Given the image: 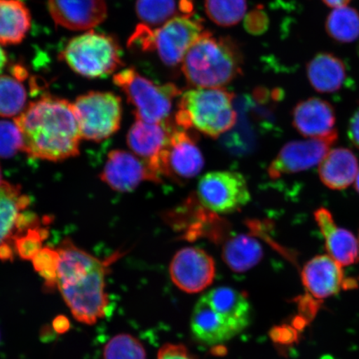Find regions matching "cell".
Masks as SVG:
<instances>
[{
  "label": "cell",
  "mask_w": 359,
  "mask_h": 359,
  "mask_svg": "<svg viewBox=\"0 0 359 359\" xmlns=\"http://www.w3.org/2000/svg\"><path fill=\"white\" fill-rule=\"evenodd\" d=\"M264 257L262 245L253 236L238 235L224 244L222 258L226 266L236 273H244L257 266Z\"/></svg>",
  "instance_id": "obj_23"
},
{
  "label": "cell",
  "mask_w": 359,
  "mask_h": 359,
  "mask_svg": "<svg viewBox=\"0 0 359 359\" xmlns=\"http://www.w3.org/2000/svg\"><path fill=\"white\" fill-rule=\"evenodd\" d=\"M204 165L203 154L195 139L187 130L175 128L167 147L161 152L152 170L161 180L164 177L182 182L196 177Z\"/></svg>",
  "instance_id": "obj_10"
},
{
  "label": "cell",
  "mask_w": 359,
  "mask_h": 359,
  "mask_svg": "<svg viewBox=\"0 0 359 359\" xmlns=\"http://www.w3.org/2000/svg\"><path fill=\"white\" fill-rule=\"evenodd\" d=\"M354 186H355V189L359 194V170H358V176L355 180V182H354Z\"/></svg>",
  "instance_id": "obj_39"
},
{
  "label": "cell",
  "mask_w": 359,
  "mask_h": 359,
  "mask_svg": "<svg viewBox=\"0 0 359 359\" xmlns=\"http://www.w3.org/2000/svg\"><path fill=\"white\" fill-rule=\"evenodd\" d=\"M100 179L118 192H131L143 182H161L145 161L123 150L109 152Z\"/></svg>",
  "instance_id": "obj_14"
},
{
  "label": "cell",
  "mask_w": 359,
  "mask_h": 359,
  "mask_svg": "<svg viewBox=\"0 0 359 359\" xmlns=\"http://www.w3.org/2000/svg\"><path fill=\"white\" fill-rule=\"evenodd\" d=\"M27 92L21 79L0 76V116L13 118L26 109Z\"/></svg>",
  "instance_id": "obj_26"
},
{
  "label": "cell",
  "mask_w": 359,
  "mask_h": 359,
  "mask_svg": "<svg viewBox=\"0 0 359 359\" xmlns=\"http://www.w3.org/2000/svg\"><path fill=\"white\" fill-rule=\"evenodd\" d=\"M245 29L252 34H263L268 26V19L266 13L255 11L249 13L245 18Z\"/></svg>",
  "instance_id": "obj_33"
},
{
  "label": "cell",
  "mask_w": 359,
  "mask_h": 359,
  "mask_svg": "<svg viewBox=\"0 0 359 359\" xmlns=\"http://www.w3.org/2000/svg\"><path fill=\"white\" fill-rule=\"evenodd\" d=\"M62 56L75 73L91 79L106 78L123 65L118 42L92 30L70 40Z\"/></svg>",
  "instance_id": "obj_6"
},
{
  "label": "cell",
  "mask_w": 359,
  "mask_h": 359,
  "mask_svg": "<svg viewBox=\"0 0 359 359\" xmlns=\"http://www.w3.org/2000/svg\"><path fill=\"white\" fill-rule=\"evenodd\" d=\"M24 141L22 151L33 158L61 161L79 154L81 136L74 105L45 96L30 102L15 119Z\"/></svg>",
  "instance_id": "obj_2"
},
{
  "label": "cell",
  "mask_w": 359,
  "mask_h": 359,
  "mask_svg": "<svg viewBox=\"0 0 359 359\" xmlns=\"http://www.w3.org/2000/svg\"><path fill=\"white\" fill-rule=\"evenodd\" d=\"M314 219L325 241L327 255L341 266H350L359 260V243L351 231L339 227L329 210L320 208Z\"/></svg>",
  "instance_id": "obj_19"
},
{
  "label": "cell",
  "mask_w": 359,
  "mask_h": 359,
  "mask_svg": "<svg viewBox=\"0 0 359 359\" xmlns=\"http://www.w3.org/2000/svg\"><path fill=\"white\" fill-rule=\"evenodd\" d=\"M251 320L246 294L230 287H218L201 296L193 309L191 330L200 342H226L244 331Z\"/></svg>",
  "instance_id": "obj_3"
},
{
  "label": "cell",
  "mask_w": 359,
  "mask_h": 359,
  "mask_svg": "<svg viewBox=\"0 0 359 359\" xmlns=\"http://www.w3.org/2000/svg\"><path fill=\"white\" fill-rule=\"evenodd\" d=\"M333 106L318 97L299 102L293 110V126L302 136L325 138L338 134Z\"/></svg>",
  "instance_id": "obj_18"
},
{
  "label": "cell",
  "mask_w": 359,
  "mask_h": 359,
  "mask_svg": "<svg viewBox=\"0 0 359 359\" xmlns=\"http://www.w3.org/2000/svg\"><path fill=\"white\" fill-rule=\"evenodd\" d=\"M30 198L19 185L3 182L0 185V260L13 262L18 237V222L29 208Z\"/></svg>",
  "instance_id": "obj_15"
},
{
  "label": "cell",
  "mask_w": 359,
  "mask_h": 359,
  "mask_svg": "<svg viewBox=\"0 0 359 359\" xmlns=\"http://www.w3.org/2000/svg\"><path fill=\"white\" fill-rule=\"evenodd\" d=\"M103 359H147V352L135 337L120 334L107 343L103 348Z\"/></svg>",
  "instance_id": "obj_29"
},
{
  "label": "cell",
  "mask_w": 359,
  "mask_h": 359,
  "mask_svg": "<svg viewBox=\"0 0 359 359\" xmlns=\"http://www.w3.org/2000/svg\"><path fill=\"white\" fill-rule=\"evenodd\" d=\"M53 330L57 334H65L70 329V322L64 316H57L53 321Z\"/></svg>",
  "instance_id": "obj_36"
},
{
  "label": "cell",
  "mask_w": 359,
  "mask_h": 359,
  "mask_svg": "<svg viewBox=\"0 0 359 359\" xmlns=\"http://www.w3.org/2000/svg\"><path fill=\"white\" fill-rule=\"evenodd\" d=\"M326 31L336 41H356L359 39V13L348 6L334 8L327 18Z\"/></svg>",
  "instance_id": "obj_25"
},
{
  "label": "cell",
  "mask_w": 359,
  "mask_h": 359,
  "mask_svg": "<svg viewBox=\"0 0 359 359\" xmlns=\"http://www.w3.org/2000/svg\"><path fill=\"white\" fill-rule=\"evenodd\" d=\"M234 94L224 88H196L180 95L175 123L217 138L234 127Z\"/></svg>",
  "instance_id": "obj_5"
},
{
  "label": "cell",
  "mask_w": 359,
  "mask_h": 359,
  "mask_svg": "<svg viewBox=\"0 0 359 359\" xmlns=\"http://www.w3.org/2000/svg\"><path fill=\"white\" fill-rule=\"evenodd\" d=\"M7 61L6 53L4 51V49L0 47V73L4 70V67L6 66Z\"/></svg>",
  "instance_id": "obj_38"
},
{
  "label": "cell",
  "mask_w": 359,
  "mask_h": 359,
  "mask_svg": "<svg viewBox=\"0 0 359 359\" xmlns=\"http://www.w3.org/2000/svg\"><path fill=\"white\" fill-rule=\"evenodd\" d=\"M157 359H195L182 344H168L159 350Z\"/></svg>",
  "instance_id": "obj_34"
},
{
  "label": "cell",
  "mask_w": 359,
  "mask_h": 359,
  "mask_svg": "<svg viewBox=\"0 0 359 359\" xmlns=\"http://www.w3.org/2000/svg\"><path fill=\"white\" fill-rule=\"evenodd\" d=\"M30 26V13L24 3L20 0H0V43H20Z\"/></svg>",
  "instance_id": "obj_24"
},
{
  "label": "cell",
  "mask_w": 359,
  "mask_h": 359,
  "mask_svg": "<svg viewBox=\"0 0 359 359\" xmlns=\"http://www.w3.org/2000/svg\"><path fill=\"white\" fill-rule=\"evenodd\" d=\"M347 74L343 60L329 53H318L307 66L309 83L320 93L339 91L346 82Z\"/></svg>",
  "instance_id": "obj_22"
},
{
  "label": "cell",
  "mask_w": 359,
  "mask_h": 359,
  "mask_svg": "<svg viewBox=\"0 0 359 359\" xmlns=\"http://www.w3.org/2000/svg\"><path fill=\"white\" fill-rule=\"evenodd\" d=\"M348 137L353 144L359 149V111L353 116L348 126Z\"/></svg>",
  "instance_id": "obj_35"
},
{
  "label": "cell",
  "mask_w": 359,
  "mask_h": 359,
  "mask_svg": "<svg viewBox=\"0 0 359 359\" xmlns=\"http://www.w3.org/2000/svg\"><path fill=\"white\" fill-rule=\"evenodd\" d=\"M359 170L357 156L347 148L330 149L318 165V176L332 190H344L355 182Z\"/></svg>",
  "instance_id": "obj_21"
},
{
  "label": "cell",
  "mask_w": 359,
  "mask_h": 359,
  "mask_svg": "<svg viewBox=\"0 0 359 359\" xmlns=\"http://www.w3.org/2000/svg\"><path fill=\"white\" fill-rule=\"evenodd\" d=\"M337 139L338 134L325 138H309L287 143L269 164V177L278 179L320 165Z\"/></svg>",
  "instance_id": "obj_12"
},
{
  "label": "cell",
  "mask_w": 359,
  "mask_h": 359,
  "mask_svg": "<svg viewBox=\"0 0 359 359\" xmlns=\"http://www.w3.org/2000/svg\"><path fill=\"white\" fill-rule=\"evenodd\" d=\"M350 1H351V0H323V2H324L326 6L334 8L347 6Z\"/></svg>",
  "instance_id": "obj_37"
},
{
  "label": "cell",
  "mask_w": 359,
  "mask_h": 359,
  "mask_svg": "<svg viewBox=\"0 0 359 359\" xmlns=\"http://www.w3.org/2000/svg\"><path fill=\"white\" fill-rule=\"evenodd\" d=\"M208 17L222 27L236 25L243 19L247 8L246 0H205Z\"/></svg>",
  "instance_id": "obj_27"
},
{
  "label": "cell",
  "mask_w": 359,
  "mask_h": 359,
  "mask_svg": "<svg viewBox=\"0 0 359 359\" xmlns=\"http://www.w3.org/2000/svg\"><path fill=\"white\" fill-rule=\"evenodd\" d=\"M175 128L176 126L170 121L151 123L137 120L128 133V145L152 170L161 152L167 147Z\"/></svg>",
  "instance_id": "obj_20"
},
{
  "label": "cell",
  "mask_w": 359,
  "mask_h": 359,
  "mask_svg": "<svg viewBox=\"0 0 359 359\" xmlns=\"http://www.w3.org/2000/svg\"><path fill=\"white\" fill-rule=\"evenodd\" d=\"M51 221L29 229L15 241V252L24 260H33L43 248V243L48 236V226Z\"/></svg>",
  "instance_id": "obj_31"
},
{
  "label": "cell",
  "mask_w": 359,
  "mask_h": 359,
  "mask_svg": "<svg viewBox=\"0 0 359 359\" xmlns=\"http://www.w3.org/2000/svg\"><path fill=\"white\" fill-rule=\"evenodd\" d=\"M24 141L19 128L8 121H0V157L11 158L22 150Z\"/></svg>",
  "instance_id": "obj_32"
},
{
  "label": "cell",
  "mask_w": 359,
  "mask_h": 359,
  "mask_svg": "<svg viewBox=\"0 0 359 359\" xmlns=\"http://www.w3.org/2000/svg\"><path fill=\"white\" fill-rule=\"evenodd\" d=\"M136 12L143 25L165 24L177 12L176 0H137Z\"/></svg>",
  "instance_id": "obj_28"
},
{
  "label": "cell",
  "mask_w": 359,
  "mask_h": 359,
  "mask_svg": "<svg viewBox=\"0 0 359 359\" xmlns=\"http://www.w3.org/2000/svg\"><path fill=\"white\" fill-rule=\"evenodd\" d=\"M203 33L198 19L188 15L175 17L154 29L152 50L157 51L165 65H177Z\"/></svg>",
  "instance_id": "obj_11"
},
{
  "label": "cell",
  "mask_w": 359,
  "mask_h": 359,
  "mask_svg": "<svg viewBox=\"0 0 359 359\" xmlns=\"http://www.w3.org/2000/svg\"><path fill=\"white\" fill-rule=\"evenodd\" d=\"M242 57L236 45L226 38L204 32L182 61L188 83L197 88H221L241 73Z\"/></svg>",
  "instance_id": "obj_4"
},
{
  "label": "cell",
  "mask_w": 359,
  "mask_h": 359,
  "mask_svg": "<svg viewBox=\"0 0 359 359\" xmlns=\"http://www.w3.org/2000/svg\"><path fill=\"white\" fill-rule=\"evenodd\" d=\"M114 82L135 107L137 120L151 123L168 122L175 98L181 91L173 84L157 85L133 69L116 74Z\"/></svg>",
  "instance_id": "obj_7"
},
{
  "label": "cell",
  "mask_w": 359,
  "mask_h": 359,
  "mask_svg": "<svg viewBox=\"0 0 359 359\" xmlns=\"http://www.w3.org/2000/svg\"><path fill=\"white\" fill-rule=\"evenodd\" d=\"M305 289L316 299L323 300L339 294L347 284L343 267L329 255H317L304 264L302 272Z\"/></svg>",
  "instance_id": "obj_17"
},
{
  "label": "cell",
  "mask_w": 359,
  "mask_h": 359,
  "mask_svg": "<svg viewBox=\"0 0 359 359\" xmlns=\"http://www.w3.org/2000/svg\"><path fill=\"white\" fill-rule=\"evenodd\" d=\"M358 243H359V236H358Z\"/></svg>",
  "instance_id": "obj_41"
},
{
  "label": "cell",
  "mask_w": 359,
  "mask_h": 359,
  "mask_svg": "<svg viewBox=\"0 0 359 359\" xmlns=\"http://www.w3.org/2000/svg\"><path fill=\"white\" fill-rule=\"evenodd\" d=\"M60 255L57 288L75 320L93 325L104 318L109 307L106 278L119 254L102 260L65 239L57 247Z\"/></svg>",
  "instance_id": "obj_1"
},
{
  "label": "cell",
  "mask_w": 359,
  "mask_h": 359,
  "mask_svg": "<svg viewBox=\"0 0 359 359\" xmlns=\"http://www.w3.org/2000/svg\"><path fill=\"white\" fill-rule=\"evenodd\" d=\"M49 13L57 25L70 30H87L107 17L106 0H48Z\"/></svg>",
  "instance_id": "obj_16"
},
{
  "label": "cell",
  "mask_w": 359,
  "mask_h": 359,
  "mask_svg": "<svg viewBox=\"0 0 359 359\" xmlns=\"http://www.w3.org/2000/svg\"><path fill=\"white\" fill-rule=\"evenodd\" d=\"M197 199L215 214L239 212L251 199L243 175L232 170H217L204 175L197 185Z\"/></svg>",
  "instance_id": "obj_9"
},
{
  "label": "cell",
  "mask_w": 359,
  "mask_h": 359,
  "mask_svg": "<svg viewBox=\"0 0 359 359\" xmlns=\"http://www.w3.org/2000/svg\"><path fill=\"white\" fill-rule=\"evenodd\" d=\"M73 105L82 138L100 142L118 131L123 107L115 94L90 92L79 96Z\"/></svg>",
  "instance_id": "obj_8"
},
{
  "label": "cell",
  "mask_w": 359,
  "mask_h": 359,
  "mask_svg": "<svg viewBox=\"0 0 359 359\" xmlns=\"http://www.w3.org/2000/svg\"><path fill=\"white\" fill-rule=\"evenodd\" d=\"M3 183V180H2V170H1V168H0V185H1V184Z\"/></svg>",
  "instance_id": "obj_40"
},
{
  "label": "cell",
  "mask_w": 359,
  "mask_h": 359,
  "mask_svg": "<svg viewBox=\"0 0 359 359\" xmlns=\"http://www.w3.org/2000/svg\"><path fill=\"white\" fill-rule=\"evenodd\" d=\"M169 271L170 279L179 290L187 294H197L212 284L215 264L204 250L186 247L174 255Z\"/></svg>",
  "instance_id": "obj_13"
},
{
  "label": "cell",
  "mask_w": 359,
  "mask_h": 359,
  "mask_svg": "<svg viewBox=\"0 0 359 359\" xmlns=\"http://www.w3.org/2000/svg\"><path fill=\"white\" fill-rule=\"evenodd\" d=\"M35 271L39 273L44 280L47 290L57 288L58 268L60 264V255L57 249L44 247L35 255L32 260Z\"/></svg>",
  "instance_id": "obj_30"
}]
</instances>
